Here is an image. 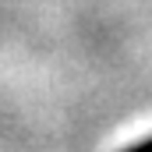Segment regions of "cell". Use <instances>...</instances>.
I'll use <instances>...</instances> for the list:
<instances>
[{
	"instance_id": "6da1fadb",
	"label": "cell",
	"mask_w": 152,
	"mask_h": 152,
	"mask_svg": "<svg viewBox=\"0 0 152 152\" xmlns=\"http://www.w3.org/2000/svg\"><path fill=\"white\" fill-rule=\"evenodd\" d=\"M120 152H152V134L142 138V142H134V145H127V149H120Z\"/></svg>"
}]
</instances>
